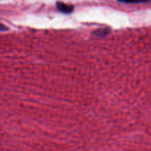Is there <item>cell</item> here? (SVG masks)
Masks as SVG:
<instances>
[{
  "label": "cell",
  "instance_id": "6da1fadb",
  "mask_svg": "<svg viewBox=\"0 0 151 151\" xmlns=\"http://www.w3.org/2000/svg\"><path fill=\"white\" fill-rule=\"evenodd\" d=\"M57 7L61 13H66V14L71 13L74 10L73 6L63 2H57Z\"/></svg>",
  "mask_w": 151,
  "mask_h": 151
},
{
  "label": "cell",
  "instance_id": "7a4b0ae2",
  "mask_svg": "<svg viewBox=\"0 0 151 151\" xmlns=\"http://www.w3.org/2000/svg\"><path fill=\"white\" fill-rule=\"evenodd\" d=\"M110 31L111 29L109 28H101V29H98L96 31H94L93 34L98 37H105L110 32Z\"/></svg>",
  "mask_w": 151,
  "mask_h": 151
},
{
  "label": "cell",
  "instance_id": "3957f363",
  "mask_svg": "<svg viewBox=\"0 0 151 151\" xmlns=\"http://www.w3.org/2000/svg\"><path fill=\"white\" fill-rule=\"evenodd\" d=\"M120 2L126 3V4H138V3H147L151 0H117Z\"/></svg>",
  "mask_w": 151,
  "mask_h": 151
},
{
  "label": "cell",
  "instance_id": "277c9868",
  "mask_svg": "<svg viewBox=\"0 0 151 151\" xmlns=\"http://www.w3.org/2000/svg\"><path fill=\"white\" fill-rule=\"evenodd\" d=\"M8 30V27L4 24L0 22V32H5V31Z\"/></svg>",
  "mask_w": 151,
  "mask_h": 151
}]
</instances>
